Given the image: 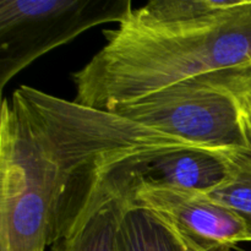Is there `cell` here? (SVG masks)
Listing matches in <instances>:
<instances>
[{
    "mask_svg": "<svg viewBox=\"0 0 251 251\" xmlns=\"http://www.w3.org/2000/svg\"><path fill=\"white\" fill-rule=\"evenodd\" d=\"M189 147L199 146L20 86L0 112V251H46L78 227L129 167Z\"/></svg>",
    "mask_w": 251,
    "mask_h": 251,
    "instance_id": "1",
    "label": "cell"
},
{
    "mask_svg": "<svg viewBox=\"0 0 251 251\" xmlns=\"http://www.w3.org/2000/svg\"><path fill=\"white\" fill-rule=\"evenodd\" d=\"M129 12L73 74L76 102L113 110L191 78L251 70V0L184 24H142Z\"/></svg>",
    "mask_w": 251,
    "mask_h": 251,
    "instance_id": "2",
    "label": "cell"
},
{
    "mask_svg": "<svg viewBox=\"0 0 251 251\" xmlns=\"http://www.w3.org/2000/svg\"><path fill=\"white\" fill-rule=\"evenodd\" d=\"M242 71H221L183 81L112 112L203 149H249L251 129L237 91Z\"/></svg>",
    "mask_w": 251,
    "mask_h": 251,
    "instance_id": "3",
    "label": "cell"
},
{
    "mask_svg": "<svg viewBox=\"0 0 251 251\" xmlns=\"http://www.w3.org/2000/svg\"><path fill=\"white\" fill-rule=\"evenodd\" d=\"M131 9V0H0V90L48 51L119 24Z\"/></svg>",
    "mask_w": 251,
    "mask_h": 251,
    "instance_id": "4",
    "label": "cell"
},
{
    "mask_svg": "<svg viewBox=\"0 0 251 251\" xmlns=\"http://www.w3.org/2000/svg\"><path fill=\"white\" fill-rule=\"evenodd\" d=\"M131 205L163 218L185 242L208 251H230L251 243L242 218L205 194L139 185L129 193Z\"/></svg>",
    "mask_w": 251,
    "mask_h": 251,
    "instance_id": "5",
    "label": "cell"
},
{
    "mask_svg": "<svg viewBox=\"0 0 251 251\" xmlns=\"http://www.w3.org/2000/svg\"><path fill=\"white\" fill-rule=\"evenodd\" d=\"M232 152L200 147L164 152L129 167L123 174L124 188L127 194L150 185L207 195L229 176Z\"/></svg>",
    "mask_w": 251,
    "mask_h": 251,
    "instance_id": "6",
    "label": "cell"
},
{
    "mask_svg": "<svg viewBox=\"0 0 251 251\" xmlns=\"http://www.w3.org/2000/svg\"><path fill=\"white\" fill-rule=\"evenodd\" d=\"M129 205V195L117 180L78 227L51 245V251H120V223Z\"/></svg>",
    "mask_w": 251,
    "mask_h": 251,
    "instance_id": "7",
    "label": "cell"
},
{
    "mask_svg": "<svg viewBox=\"0 0 251 251\" xmlns=\"http://www.w3.org/2000/svg\"><path fill=\"white\" fill-rule=\"evenodd\" d=\"M120 251H186L178 233L156 213L130 203L119 230Z\"/></svg>",
    "mask_w": 251,
    "mask_h": 251,
    "instance_id": "8",
    "label": "cell"
},
{
    "mask_svg": "<svg viewBox=\"0 0 251 251\" xmlns=\"http://www.w3.org/2000/svg\"><path fill=\"white\" fill-rule=\"evenodd\" d=\"M235 0H153L129 12L142 24L171 25L195 21L230 7Z\"/></svg>",
    "mask_w": 251,
    "mask_h": 251,
    "instance_id": "9",
    "label": "cell"
},
{
    "mask_svg": "<svg viewBox=\"0 0 251 251\" xmlns=\"http://www.w3.org/2000/svg\"><path fill=\"white\" fill-rule=\"evenodd\" d=\"M207 195L228 206L242 218L251 240V147L232 152L229 176Z\"/></svg>",
    "mask_w": 251,
    "mask_h": 251,
    "instance_id": "10",
    "label": "cell"
},
{
    "mask_svg": "<svg viewBox=\"0 0 251 251\" xmlns=\"http://www.w3.org/2000/svg\"><path fill=\"white\" fill-rule=\"evenodd\" d=\"M237 91L251 129V70L239 73L237 77Z\"/></svg>",
    "mask_w": 251,
    "mask_h": 251,
    "instance_id": "11",
    "label": "cell"
},
{
    "mask_svg": "<svg viewBox=\"0 0 251 251\" xmlns=\"http://www.w3.org/2000/svg\"><path fill=\"white\" fill-rule=\"evenodd\" d=\"M179 237H180V235H179ZM181 239H183V238H181ZM183 242H184V244H185L186 251H208V250H205V249H201V248L196 247V245L191 244V243L185 242V240H184V239H183Z\"/></svg>",
    "mask_w": 251,
    "mask_h": 251,
    "instance_id": "12",
    "label": "cell"
}]
</instances>
